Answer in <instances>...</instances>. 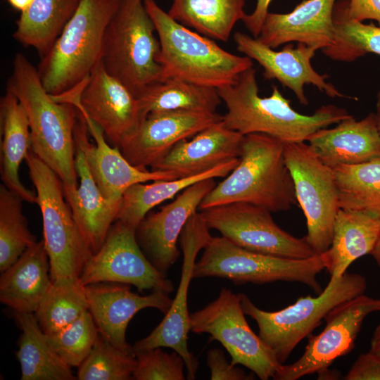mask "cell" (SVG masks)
<instances>
[{"instance_id":"22","label":"cell","mask_w":380,"mask_h":380,"mask_svg":"<svg viewBox=\"0 0 380 380\" xmlns=\"http://www.w3.org/2000/svg\"><path fill=\"white\" fill-rule=\"evenodd\" d=\"M242 134L227 127L222 120L175 145L151 170L165 171L177 179L197 175L239 158Z\"/></svg>"},{"instance_id":"6","label":"cell","mask_w":380,"mask_h":380,"mask_svg":"<svg viewBox=\"0 0 380 380\" xmlns=\"http://www.w3.org/2000/svg\"><path fill=\"white\" fill-rule=\"evenodd\" d=\"M155 31L143 0H121L105 32L101 61L136 96L164 79Z\"/></svg>"},{"instance_id":"17","label":"cell","mask_w":380,"mask_h":380,"mask_svg":"<svg viewBox=\"0 0 380 380\" xmlns=\"http://www.w3.org/2000/svg\"><path fill=\"white\" fill-rule=\"evenodd\" d=\"M217 112L186 110L148 113L137 129L119 146L123 156L134 166L147 170L159 162L179 141L193 137L222 120Z\"/></svg>"},{"instance_id":"4","label":"cell","mask_w":380,"mask_h":380,"mask_svg":"<svg viewBox=\"0 0 380 380\" xmlns=\"http://www.w3.org/2000/svg\"><path fill=\"white\" fill-rule=\"evenodd\" d=\"M160 42L164 79L177 77L216 89L234 83L253 61L228 52L214 40L172 19L154 0H144Z\"/></svg>"},{"instance_id":"7","label":"cell","mask_w":380,"mask_h":380,"mask_svg":"<svg viewBox=\"0 0 380 380\" xmlns=\"http://www.w3.org/2000/svg\"><path fill=\"white\" fill-rule=\"evenodd\" d=\"M367 289L364 276L346 272L340 278H331L316 297L299 298L296 303L278 311L258 308L244 293H240L245 315L258 327V336L284 364L296 346L317 327L334 307L362 295Z\"/></svg>"},{"instance_id":"9","label":"cell","mask_w":380,"mask_h":380,"mask_svg":"<svg viewBox=\"0 0 380 380\" xmlns=\"http://www.w3.org/2000/svg\"><path fill=\"white\" fill-rule=\"evenodd\" d=\"M196 261L193 278L219 277L234 284L299 282L317 294L323 290L317 274L324 269L321 255L293 259L251 251L224 236H211Z\"/></svg>"},{"instance_id":"40","label":"cell","mask_w":380,"mask_h":380,"mask_svg":"<svg viewBox=\"0 0 380 380\" xmlns=\"http://www.w3.org/2000/svg\"><path fill=\"white\" fill-rule=\"evenodd\" d=\"M137 365L133 373L136 380H184L185 362L174 350L171 353L161 348L135 351Z\"/></svg>"},{"instance_id":"19","label":"cell","mask_w":380,"mask_h":380,"mask_svg":"<svg viewBox=\"0 0 380 380\" xmlns=\"http://www.w3.org/2000/svg\"><path fill=\"white\" fill-rule=\"evenodd\" d=\"M74 140L82 149L102 194L112 201L121 203L125 191L134 184L177 179L169 172L143 170L132 165L118 147L106 142L102 129L79 110Z\"/></svg>"},{"instance_id":"30","label":"cell","mask_w":380,"mask_h":380,"mask_svg":"<svg viewBox=\"0 0 380 380\" xmlns=\"http://www.w3.org/2000/svg\"><path fill=\"white\" fill-rule=\"evenodd\" d=\"M239 162V158L201 174L188 177L134 184L123 194L115 221L119 220L137 229L140 222L156 205L174 198L197 182L210 178L225 177Z\"/></svg>"},{"instance_id":"13","label":"cell","mask_w":380,"mask_h":380,"mask_svg":"<svg viewBox=\"0 0 380 380\" xmlns=\"http://www.w3.org/2000/svg\"><path fill=\"white\" fill-rule=\"evenodd\" d=\"M80 279L84 286L111 282L133 285L140 293L174 291L171 280L143 252L136 229L119 220L112 224L101 247L88 260Z\"/></svg>"},{"instance_id":"24","label":"cell","mask_w":380,"mask_h":380,"mask_svg":"<svg viewBox=\"0 0 380 380\" xmlns=\"http://www.w3.org/2000/svg\"><path fill=\"white\" fill-rule=\"evenodd\" d=\"M307 141L320 160L331 168L380 158V134L374 113L360 120L351 116L333 128L320 129Z\"/></svg>"},{"instance_id":"1","label":"cell","mask_w":380,"mask_h":380,"mask_svg":"<svg viewBox=\"0 0 380 380\" xmlns=\"http://www.w3.org/2000/svg\"><path fill=\"white\" fill-rule=\"evenodd\" d=\"M6 89L25 110L31 151L57 174L69 199L78 187L74 140L77 108L69 101L55 100L44 89L37 68L21 53L14 57Z\"/></svg>"},{"instance_id":"29","label":"cell","mask_w":380,"mask_h":380,"mask_svg":"<svg viewBox=\"0 0 380 380\" xmlns=\"http://www.w3.org/2000/svg\"><path fill=\"white\" fill-rule=\"evenodd\" d=\"M22 331L17 357L21 380H74L77 377L49 344L34 313L14 312Z\"/></svg>"},{"instance_id":"8","label":"cell","mask_w":380,"mask_h":380,"mask_svg":"<svg viewBox=\"0 0 380 380\" xmlns=\"http://www.w3.org/2000/svg\"><path fill=\"white\" fill-rule=\"evenodd\" d=\"M25 161L37 190L36 203L42 216L43 241L49 259L51 281L79 279L93 252L65 199L62 182L31 149Z\"/></svg>"},{"instance_id":"12","label":"cell","mask_w":380,"mask_h":380,"mask_svg":"<svg viewBox=\"0 0 380 380\" xmlns=\"http://www.w3.org/2000/svg\"><path fill=\"white\" fill-rule=\"evenodd\" d=\"M208 228L218 231L234 244L251 251L304 259L316 255L305 238L279 227L268 209L248 203H232L201 210Z\"/></svg>"},{"instance_id":"5","label":"cell","mask_w":380,"mask_h":380,"mask_svg":"<svg viewBox=\"0 0 380 380\" xmlns=\"http://www.w3.org/2000/svg\"><path fill=\"white\" fill-rule=\"evenodd\" d=\"M121 0H81L37 71L46 91L59 96L80 86L100 63L106 27Z\"/></svg>"},{"instance_id":"26","label":"cell","mask_w":380,"mask_h":380,"mask_svg":"<svg viewBox=\"0 0 380 380\" xmlns=\"http://www.w3.org/2000/svg\"><path fill=\"white\" fill-rule=\"evenodd\" d=\"M75 170L80 184L67 199L76 223L87 245L96 253L103 245L115 222L121 203L107 199L97 185L80 146L75 144Z\"/></svg>"},{"instance_id":"16","label":"cell","mask_w":380,"mask_h":380,"mask_svg":"<svg viewBox=\"0 0 380 380\" xmlns=\"http://www.w3.org/2000/svg\"><path fill=\"white\" fill-rule=\"evenodd\" d=\"M54 99L73 103L82 114L98 125L117 147L144 119L137 96L110 75L101 61L83 88L77 87Z\"/></svg>"},{"instance_id":"14","label":"cell","mask_w":380,"mask_h":380,"mask_svg":"<svg viewBox=\"0 0 380 380\" xmlns=\"http://www.w3.org/2000/svg\"><path fill=\"white\" fill-rule=\"evenodd\" d=\"M377 311L380 298L364 293L336 305L324 318L322 331L309 337L303 355L293 363L282 364L272 379L296 380L315 373L324 375L337 358L353 349L364 319Z\"/></svg>"},{"instance_id":"47","label":"cell","mask_w":380,"mask_h":380,"mask_svg":"<svg viewBox=\"0 0 380 380\" xmlns=\"http://www.w3.org/2000/svg\"><path fill=\"white\" fill-rule=\"evenodd\" d=\"M377 128L380 134V90L376 94V113H374Z\"/></svg>"},{"instance_id":"20","label":"cell","mask_w":380,"mask_h":380,"mask_svg":"<svg viewBox=\"0 0 380 380\" xmlns=\"http://www.w3.org/2000/svg\"><path fill=\"white\" fill-rule=\"evenodd\" d=\"M236 49L256 61L264 70V77L275 79L296 95L300 103L308 104L304 87L312 84L331 98H349L327 82L326 74L318 73L311 60L316 49L298 43L296 46L289 43L281 51H275L262 44L258 38L237 32L234 35Z\"/></svg>"},{"instance_id":"35","label":"cell","mask_w":380,"mask_h":380,"mask_svg":"<svg viewBox=\"0 0 380 380\" xmlns=\"http://www.w3.org/2000/svg\"><path fill=\"white\" fill-rule=\"evenodd\" d=\"M348 0H337L334 8V37L331 44L322 49L330 59L353 62L367 53L380 55V25L350 18Z\"/></svg>"},{"instance_id":"3","label":"cell","mask_w":380,"mask_h":380,"mask_svg":"<svg viewBox=\"0 0 380 380\" xmlns=\"http://www.w3.org/2000/svg\"><path fill=\"white\" fill-rule=\"evenodd\" d=\"M284 149V143L270 135H244L238 165L204 197L198 209L240 202L271 212L291 209L297 200Z\"/></svg>"},{"instance_id":"38","label":"cell","mask_w":380,"mask_h":380,"mask_svg":"<svg viewBox=\"0 0 380 380\" xmlns=\"http://www.w3.org/2000/svg\"><path fill=\"white\" fill-rule=\"evenodd\" d=\"M137 365L134 351L117 348L100 334L87 358L78 367L80 380H129Z\"/></svg>"},{"instance_id":"44","label":"cell","mask_w":380,"mask_h":380,"mask_svg":"<svg viewBox=\"0 0 380 380\" xmlns=\"http://www.w3.org/2000/svg\"><path fill=\"white\" fill-rule=\"evenodd\" d=\"M271 1L272 0H257L255 10L251 14H246L242 20L245 27L255 38H258L260 33Z\"/></svg>"},{"instance_id":"46","label":"cell","mask_w":380,"mask_h":380,"mask_svg":"<svg viewBox=\"0 0 380 380\" xmlns=\"http://www.w3.org/2000/svg\"><path fill=\"white\" fill-rule=\"evenodd\" d=\"M8 3L15 10L23 13L30 8L34 0H7Z\"/></svg>"},{"instance_id":"34","label":"cell","mask_w":380,"mask_h":380,"mask_svg":"<svg viewBox=\"0 0 380 380\" xmlns=\"http://www.w3.org/2000/svg\"><path fill=\"white\" fill-rule=\"evenodd\" d=\"M332 169L339 208L380 219V158Z\"/></svg>"},{"instance_id":"33","label":"cell","mask_w":380,"mask_h":380,"mask_svg":"<svg viewBox=\"0 0 380 380\" xmlns=\"http://www.w3.org/2000/svg\"><path fill=\"white\" fill-rule=\"evenodd\" d=\"M81 0H34L16 22L13 37L40 57L51 49Z\"/></svg>"},{"instance_id":"42","label":"cell","mask_w":380,"mask_h":380,"mask_svg":"<svg viewBox=\"0 0 380 380\" xmlns=\"http://www.w3.org/2000/svg\"><path fill=\"white\" fill-rule=\"evenodd\" d=\"M343 379L380 380V359L369 351L360 354Z\"/></svg>"},{"instance_id":"27","label":"cell","mask_w":380,"mask_h":380,"mask_svg":"<svg viewBox=\"0 0 380 380\" xmlns=\"http://www.w3.org/2000/svg\"><path fill=\"white\" fill-rule=\"evenodd\" d=\"M380 236V219L368 214L339 209L331 243L321 254L331 278H340L360 258L371 254Z\"/></svg>"},{"instance_id":"37","label":"cell","mask_w":380,"mask_h":380,"mask_svg":"<svg viewBox=\"0 0 380 380\" xmlns=\"http://www.w3.org/2000/svg\"><path fill=\"white\" fill-rule=\"evenodd\" d=\"M23 200L4 184L0 186V271L11 267L37 242L22 210Z\"/></svg>"},{"instance_id":"2","label":"cell","mask_w":380,"mask_h":380,"mask_svg":"<svg viewBox=\"0 0 380 380\" xmlns=\"http://www.w3.org/2000/svg\"><path fill=\"white\" fill-rule=\"evenodd\" d=\"M217 91L227 107L222 117L227 127L243 135L265 134L284 144L305 142L317 130L353 116L332 104L321 106L312 115L301 114L291 107V101L277 86L272 87L270 96L261 97L253 67Z\"/></svg>"},{"instance_id":"32","label":"cell","mask_w":380,"mask_h":380,"mask_svg":"<svg viewBox=\"0 0 380 380\" xmlns=\"http://www.w3.org/2000/svg\"><path fill=\"white\" fill-rule=\"evenodd\" d=\"M144 118L150 113L186 110L215 113L222 99L217 89L177 77H166L137 96Z\"/></svg>"},{"instance_id":"45","label":"cell","mask_w":380,"mask_h":380,"mask_svg":"<svg viewBox=\"0 0 380 380\" xmlns=\"http://www.w3.org/2000/svg\"><path fill=\"white\" fill-rule=\"evenodd\" d=\"M369 352L380 359V323L376 326L370 342Z\"/></svg>"},{"instance_id":"11","label":"cell","mask_w":380,"mask_h":380,"mask_svg":"<svg viewBox=\"0 0 380 380\" xmlns=\"http://www.w3.org/2000/svg\"><path fill=\"white\" fill-rule=\"evenodd\" d=\"M284 153L297 203L306 219L304 238L314 253L321 255L330 246L340 209L333 169L305 142L284 144Z\"/></svg>"},{"instance_id":"43","label":"cell","mask_w":380,"mask_h":380,"mask_svg":"<svg viewBox=\"0 0 380 380\" xmlns=\"http://www.w3.org/2000/svg\"><path fill=\"white\" fill-rule=\"evenodd\" d=\"M347 12L352 19L373 20L380 25V0H348Z\"/></svg>"},{"instance_id":"23","label":"cell","mask_w":380,"mask_h":380,"mask_svg":"<svg viewBox=\"0 0 380 380\" xmlns=\"http://www.w3.org/2000/svg\"><path fill=\"white\" fill-rule=\"evenodd\" d=\"M337 0H303L292 11L267 14L258 39L273 49L296 42L316 50L330 46Z\"/></svg>"},{"instance_id":"36","label":"cell","mask_w":380,"mask_h":380,"mask_svg":"<svg viewBox=\"0 0 380 380\" xmlns=\"http://www.w3.org/2000/svg\"><path fill=\"white\" fill-rule=\"evenodd\" d=\"M87 310L85 286L79 278L52 282L34 315L42 331L51 334L65 328Z\"/></svg>"},{"instance_id":"31","label":"cell","mask_w":380,"mask_h":380,"mask_svg":"<svg viewBox=\"0 0 380 380\" xmlns=\"http://www.w3.org/2000/svg\"><path fill=\"white\" fill-rule=\"evenodd\" d=\"M245 0H172L168 15L182 25L215 40L227 42L246 15Z\"/></svg>"},{"instance_id":"15","label":"cell","mask_w":380,"mask_h":380,"mask_svg":"<svg viewBox=\"0 0 380 380\" xmlns=\"http://www.w3.org/2000/svg\"><path fill=\"white\" fill-rule=\"evenodd\" d=\"M210 229L199 213H195L184 226L179 244L183 253V262L178 289L172 299L171 307L160 323L146 337L133 346L135 351L154 348H170L183 358L187 379H196L198 361L188 348V334L190 331L188 309V292L193 278V270L198 253L211 237Z\"/></svg>"},{"instance_id":"48","label":"cell","mask_w":380,"mask_h":380,"mask_svg":"<svg viewBox=\"0 0 380 380\" xmlns=\"http://www.w3.org/2000/svg\"><path fill=\"white\" fill-rule=\"evenodd\" d=\"M370 255H372L376 265L380 268V236L373 251L372 252Z\"/></svg>"},{"instance_id":"25","label":"cell","mask_w":380,"mask_h":380,"mask_svg":"<svg viewBox=\"0 0 380 380\" xmlns=\"http://www.w3.org/2000/svg\"><path fill=\"white\" fill-rule=\"evenodd\" d=\"M52 284L43 240L27 248L0 277V300L14 312L34 313Z\"/></svg>"},{"instance_id":"18","label":"cell","mask_w":380,"mask_h":380,"mask_svg":"<svg viewBox=\"0 0 380 380\" xmlns=\"http://www.w3.org/2000/svg\"><path fill=\"white\" fill-rule=\"evenodd\" d=\"M215 185L213 178L194 183L159 211L148 213L137 226L136 236L140 247L163 274L167 275L179 258L177 243L181 233L204 197Z\"/></svg>"},{"instance_id":"28","label":"cell","mask_w":380,"mask_h":380,"mask_svg":"<svg viewBox=\"0 0 380 380\" xmlns=\"http://www.w3.org/2000/svg\"><path fill=\"white\" fill-rule=\"evenodd\" d=\"M1 178L4 184L23 201L36 203L37 194L21 182L19 168L31 148L27 113L18 98L9 90L1 98Z\"/></svg>"},{"instance_id":"39","label":"cell","mask_w":380,"mask_h":380,"mask_svg":"<svg viewBox=\"0 0 380 380\" xmlns=\"http://www.w3.org/2000/svg\"><path fill=\"white\" fill-rule=\"evenodd\" d=\"M46 338L56 353L70 367H78L97 341L99 331L89 310L75 321Z\"/></svg>"},{"instance_id":"21","label":"cell","mask_w":380,"mask_h":380,"mask_svg":"<svg viewBox=\"0 0 380 380\" xmlns=\"http://www.w3.org/2000/svg\"><path fill=\"white\" fill-rule=\"evenodd\" d=\"M88 310L99 334L113 345L127 351H134L126 340V331L132 317L139 311L156 308L165 314L172 299L164 291H154L139 295L130 290L129 284L105 282L85 286Z\"/></svg>"},{"instance_id":"41","label":"cell","mask_w":380,"mask_h":380,"mask_svg":"<svg viewBox=\"0 0 380 380\" xmlns=\"http://www.w3.org/2000/svg\"><path fill=\"white\" fill-rule=\"evenodd\" d=\"M206 363L210 371L212 380H248L253 375L228 362L224 352L219 348L210 349L207 353Z\"/></svg>"},{"instance_id":"10","label":"cell","mask_w":380,"mask_h":380,"mask_svg":"<svg viewBox=\"0 0 380 380\" xmlns=\"http://www.w3.org/2000/svg\"><path fill=\"white\" fill-rule=\"evenodd\" d=\"M245 315L240 293L222 288L215 300L190 313V331L208 334L219 341L229 353L232 365L247 367L261 380L273 378L282 364L251 329Z\"/></svg>"}]
</instances>
